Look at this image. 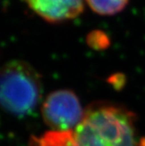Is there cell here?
Here are the masks:
<instances>
[{
  "instance_id": "cell-1",
  "label": "cell",
  "mask_w": 145,
  "mask_h": 146,
  "mask_svg": "<svg viewBox=\"0 0 145 146\" xmlns=\"http://www.w3.org/2000/svg\"><path fill=\"white\" fill-rule=\"evenodd\" d=\"M136 123V115L123 106L92 103L73 130L74 146H145V138L138 137Z\"/></svg>"
},
{
  "instance_id": "cell-2",
  "label": "cell",
  "mask_w": 145,
  "mask_h": 146,
  "mask_svg": "<svg viewBox=\"0 0 145 146\" xmlns=\"http://www.w3.org/2000/svg\"><path fill=\"white\" fill-rule=\"evenodd\" d=\"M41 75L28 62L14 60L0 67V108L17 117L31 115L42 98Z\"/></svg>"
},
{
  "instance_id": "cell-3",
  "label": "cell",
  "mask_w": 145,
  "mask_h": 146,
  "mask_svg": "<svg viewBox=\"0 0 145 146\" xmlns=\"http://www.w3.org/2000/svg\"><path fill=\"white\" fill-rule=\"evenodd\" d=\"M46 124L52 130H73L81 123L84 115L81 102L74 92L59 89L50 93L41 107Z\"/></svg>"
},
{
  "instance_id": "cell-4",
  "label": "cell",
  "mask_w": 145,
  "mask_h": 146,
  "mask_svg": "<svg viewBox=\"0 0 145 146\" xmlns=\"http://www.w3.org/2000/svg\"><path fill=\"white\" fill-rule=\"evenodd\" d=\"M38 16L51 23L77 18L84 10V0H24Z\"/></svg>"
},
{
  "instance_id": "cell-5",
  "label": "cell",
  "mask_w": 145,
  "mask_h": 146,
  "mask_svg": "<svg viewBox=\"0 0 145 146\" xmlns=\"http://www.w3.org/2000/svg\"><path fill=\"white\" fill-rule=\"evenodd\" d=\"M30 146H74L73 132L52 130L39 137H32Z\"/></svg>"
},
{
  "instance_id": "cell-6",
  "label": "cell",
  "mask_w": 145,
  "mask_h": 146,
  "mask_svg": "<svg viewBox=\"0 0 145 146\" xmlns=\"http://www.w3.org/2000/svg\"><path fill=\"white\" fill-rule=\"evenodd\" d=\"M92 11L100 15L109 16L122 11L128 0H86Z\"/></svg>"
},
{
  "instance_id": "cell-7",
  "label": "cell",
  "mask_w": 145,
  "mask_h": 146,
  "mask_svg": "<svg viewBox=\"0 0 145 146\" xmlns=\"http://www.w3.org/2000/svg\"><path fill=\"white\" fill-rule=\"evenodd\" d=\"M103 38H106V35L101 33H93L89 34L88 38H87V42L88 44L93 46L94 48H102L104 46H108V38L103 39Z\"/></svg>"
}]
</instances>
